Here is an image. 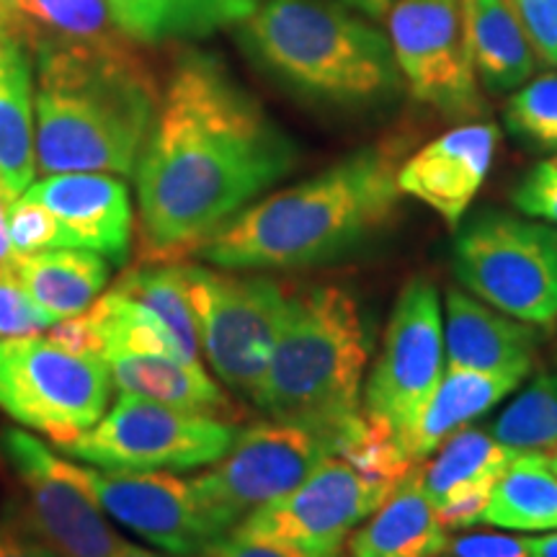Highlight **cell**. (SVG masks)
<instances>
[{"label": "cell", "instance_id": "obj_11", "mask_svg": "<svg viewBox=\"0 0 557 557\" xmlns=\"http://www.w3.org/2000/svg\"><path fill=\"white\" fill-rule=\"evenodd\" d=\"M336 455V436L305 423L271 418L238 431L227 455L191 480L212 517L225 532H233L250 511L287 496Z\"/></svg>", "mask_w": 557, "mask_h": 557}, {"label": "cell", "instance_id": "obj_9", "mask_svg": "<svg viewBox=\"0 0 557 557\" xmlns=\"http://www.w3.org/2000/svg\"><path fill=\"white\" fill-rule=\"evenodd\" d=\"M235 438L238 429L222 418L186 413L122 393L96 426L60 449L101 470L184 472L214 465Z\"/></svg>", "mask_w": 557, "mask_h": 557}, {"label": "cell", "instance_id": "obj_6", "mask_svg": "<svg viewBox=\"0 0 557 557\" xmlns=\"http://www.w3.org/2000/svg\"><path fill=\"white\" fill-rule=\"evenodd\" d=\"M455 276L470 295L529 325L557 320V227L485 209L457 233Z\"/></svg>", "mask_w": 557, "mask_h": 557}, {"label": "cell", "instance_id": "obj_4", "mask_svg": "<svg viewBox=\"0 0 557 557\" xmlns=\"http://www.w3.org/2000/svg\"><path fill=\"white\" fill-rule=\"evenodd\" d=\"M238 41L263 73L310 101L369 107L403 86L393 45L336 0H261Z\"/></svg>", "mask_w": 557, "mask_h": 557}, {"label": "cell", "instance_id": "obj_27", "mask_svg": "<svg viewBox=\"0 0 557 557\" xmlns=\"http://www.w3.org/2000/svg\"><path fill=\"white\" fill-rule=\"evenodd\" d=\"M480 524L506 532L557 529V475L547 468L545 449H527L496 480Z\"/></svg>", "mask_w": 557, "mask_h": 557}, {"label": "cell", "instance_id": "obj_46", "mask_svg": "<svg viewBox=\"0 0 557 557\" xmlns=\"http://www.w3.org/2000/svg\"><path fill=\"white\" fill-rule=\"evenodd\" d=\"M545 459H547V468L557 475V444H549V447H545Z\"/></svg>", "mask_w": 557, "mask_h": 557}, {"label": "cell", "instance_id": "obj_5", "mask_svg": "<svg viewBox=\"0 0 557 557\" xmlns=\"http://www.w3.org/2000/svg\"><path fill=\"white\" fill-rule=\"evenodd\" d=\"M372 354L364 315L351 289L315 284L289 295L276 348L253 403L278 421L341 438L361 413Z\"/></svg>", "mask_w": 557, "mask_h": 557}, {"label": "cell", "instance_id": "obj_40", "mask_svg": "<svg viewBox=\"0 0 557 557\" xmlns=\"http://www.w3.org/2000/svg\"><path fill=\"white\" fill-rule=\"evenodd\" d=\"M199 557H318L310 553H302V549L278 545V542L271 540H259V537H243V534L230 532L225 537L214 542L212 547H207Z\"/></svg>", "mask_w": 557, "mask_h": 557}, {"label": "cell", "instance_id": "obj_17", "mask_svg": "<svg viewBox=\"0 0 557 557\" xmlns=\"http://www.w3.org/2000/svg\"><path fill=\"white\" fill-rule=\"evenodd\" d=\"M498 129L493 124H462L431 139L398 169L400 194L426 205L459 227L491 171Z\"/></svg>", "mask_w": 557, "mask_h": 557}, {"label": "cell", "instance_id": "obj_41", "mask_svg": "<svg viewBox=\"0 0 557 557\" xmlns=\"http://www.w3.org/2000/svg\"><path fill=\"white\" fill-rule=\"evenodd\" d=\"M0 557H60L32 532L29 524L13 513L0 521Z\"/></svg>", "mask_w": 557, "mask_h": 557}, {"label": "cell", "instance_id": "obj_20", "mask_svg": "<svg viewBox=\"0 0 557 557\" xmlns=\"http://www.w3.org/2000/svg\"><path fill=\"white\" fill-rule=\"evenodd\" d=\"M449 534L436 517L418 462L377 511L354 529L346 557H442Z\"/></svg>", "mask_w": 557, "mask_h": 557}, {"label": "cell", "instance_id": "obj_18", "mask_svg": "<svg viewBox=\"0 0 557 557\" xmlns=\"http://www.w3.org/2000/svg\"><path fill=\"white\" fill-rule=\"evenodd\" d=\"M537 341V325L506 315L470 292L451 287L444 297V354L449 367L529 372Z\"/></svg>", "mask_w": 557, "mask_h": 557}, {"label": "cell", "instance_id": "obj_15", "mask_svg": "<svg viewBox=\"0 0 557 557\" xmlns=\"http://www.w3.org/2000/svg\"><path fill=\"white\" fill-rule=\"evenodd\" d=\"M3 451L24 487L18 517L60 557H111L127 545L107 511L37 436L21 429L3 434Z\"/></svg>", "mask_w": 557, "mask_h": 557}, {"label": "cell", "instance_id": "obj_14", "mask_svg": "<svg viewBox=\"0 0 557 557\" xmlns=\"http://www.w3.org/2000/svg\"><path fill=\"white\" fill-rule=\"evenodd\" d=\"M67 470L109 519L169 555L199 557L230 534L201 500L194 480L178 478L176 472L94 470L73 462H67Z\"/></svg>", "mask_w": 557, "mask_h": 557}, {"label": "cell", "instance_id": "obj_25", "mask_svg": "<svg viewBox=\"0 0 557 557\" xmlns=\"http://www.w3.org/2000/svg\"><path fill=\"white\" fill-rule=\"evenodd\" d=\"M16 271L34 305L58 320L81 315L107 287L111 267L103 256L83 248H52L16 256Z\"/></svg>", "mask_w": 557, "mask_h": 557}, {"label": "cell", "instance_id": "obj_33", "mask_svg": "<svg viewBox=\"0 0 557 557\" xmlns=\"http://www.w3.org/2000/svg\"><path fill=\"white\" fill-rule=\"evenodd\" d=\"M54 320L34 305L24 284H21L13 256L0 267V341L39 336L50 331Z\"/></svg>", "mask_w": 557, "mask_h": 557}, {"label": "cell", "instance_id": "obj_21", "mask_svg": "<svg viewBox=\"0 0 557 557\" xmlns=\"http://www.w3.org/2000/svg\"><path fill=\"white\" fill-rule=\"evenodd\" d=\"M111 382L124 395H137L186 413L212 416L227 421L233 403L218 382L207 374L201 361H189L169 354L114 351L103 357Z\"/></svg>", "mask_w": 557, "mask_h": 557}, {"label": "cell", "instance_id": "obj_19", "mask_svg": "<svg viewBox=\"0 0 557 557\" xmlns=\"http://www.w3.org/2000/svg\"><path fill=\"white\" fill-rule=\"evenodd\" d=\"M32 50L11 24H0V186L16 201L37 173Z\"/></svg>", "mask_w": 557, "mask_h": 557}, {"label": "cell", "instance_id": "obj_34", "mask_svg": "<svg viewBox=\"0 0 557 557\" xmlns=\"http://www.w3.org/2000/svg\"><path fill=\"white\" fill-rule=\"evenodd\" d=\"M9 235L16 256L62 248V233L54 214L39 201L18 197L9 207Z\"/></svg>", "mask_w": 557, "mask_h": 557}, {"label": "cell", "instance_id": "obj_10", "mask_svg": "<svg viewBox=\"0 0 557 557\" xmlns=\"http://www.w3.org/2000/svg\"><path fill=\"white\" fill-rule=\"evenodd\" d=\"M447 367L444 310L429 278L416 276L400 289L380 357L364 380L361 410L387 423L410 455V438ZM413 459V457H410Z\"/></svg>", "mask_w": 557, "mask_h": 557}, {"label": "cell", "instance_id": "obj_3", "mask_svg": "<svg viewBox=\"0 0 557 557\" xmlns=\"http://www.w3.org/2000/svg\"><path fill=\"white\" fill-rule=\"evenodd\" d=\"M37 169L122 173L137 169L160 101L158 83L132 39L34 54Z\"/></svg>", "mask_w": 557, "mask_h": 557}, {"label": "cell", "instance_id": "obj_30", "mask_svg": "<svg viewBox=\"0 0 557 557\" xmlns=\"http://www.w3.org/2000/svg\"><path fill=\"white\" fill-rule=\"evenodd\" d=\"M336 457L346 459L361 475L393 487L418 465L403 447L400 436L387 423L367 416L364 410L344 429Z\"/></svg>", "mask_w": 557, "mask_h": 557}, {"label": "cell", "instance_id": "obj_22", "mask_svg": "<svg viewBox=\"0 0 557 557\" xmlns=\"http://www.w3.org/2000/svg\"><path fill=\"white\" fill-rule=\"evenodd\" d=\"M527 374L529 372H521V369L478 372V369L444 367L442 380L410 438V457L416 462L426 459L455 431L470 426L475 418H483L487 410L496 408L511 389L524 382Z\"/></svg>", "mask_w": 557, "mask_h": 557}, {"label": "cell", "instance_id": "obj_29", "mask_svg": "<svg viewBox=\"0 0 557 557\" xmlns=\"http://www.w3.org/2000/svg\"><path fill=\"white\" fill-rule=\"evenodd\" d=\"M111 289L122 292L145 308H150L156 315L163 318L169 325L173 338L186 359L201 361L199 348V331L194 310L189 302V292H186L184 267L181 263H158V267H137L124 271L120 282Z\"/></svg>", "mask_w": 557, "mask_h": 557}, {"label": "cell", "instance_id": "obj_45", "mask_svg": "<svg viewBox=\"0 0 557 557\" xmlns=\"http://www.w3.org/2000/svg\"><path fill=\"white\" fill-rule=\"evenodd\" d=\"M111 557H178V555H160V553H152V549H145V547H137V545H124L122 549H116Z\"/></svg>", "mask_w": 557, "mask_h": 557}, {"label": "cell", "instance_id": "obj_48", "mask_svg": "<svg viewBox=\"0 0 557 557\" xmlns=\"http://www.w3.org/2000/svg\"><path fill=\"white\" fill-rule=\"evenodd\" d=\"M555 163H557V158H555Z\"/></svg>", "mask_w": 557, "mask_h": 557}, {"label": "cell", "instance_id": "obj_7", "mask_svg": "<svg viewBox=\"0 0 557 557\" xmlns=\"http://www.w3.org/2000/svg\"><path fill=\"white\" fill-rule=\"evenodd\" d=\"M181 267L201 354L227 387L253 400L276 348L289 295L271 276L201 263Z\"/></svg>", "mask_w": 557, "mask_h": 557}, {"label": "cell", "instance_id": "obj_38", "mask_svg": "<svg viewBox=\"0 0 557 557\" xmlns=\"http://www.w3.org/2000/svg\"><path fill=\"white\" fill-rule=\"evenodd\" d=\"M493 485L496 480H483V483H468L459 485L455 491H449L436 508V517L442 521L444 529L451 532V529H468L480 524L483 519V511L487 508V500H491Z\"/></svg>", "mask_w": 557, "mask_h": 557}, {"label": "cell", "instance_id": "obj_12", "mask_svg": "<svg viewBox=\"0 0 557 557\" xmlns=\"http://www.w3.org/2000/svg\"><path fill=\"white\" fill-rule=\"evenodd\" d=\"M385 24L410 94L447 120H475L483 99L465 34L462 0H398Z\"/></svg>", "mask_w": 557, "mask_h": 557}, {"label": "cell", "instance_id": "obj_2", "mask_svg": "<svg viewBox=\"0 0 557 557\" xmlns=\"http://www.w3.org/2000/svg\"><path fill=\"white\" fill-rule=\"evenodd\" d=\"M398 169L393 148L369 145L302 184L253 201L194 256L235 271L299 269L338 259L393 220L400 205Z\"/></svg>", "mask_w": 557, "mask_h": 557}, {"label": "cell", "instance_id": "obj_35", "mask_svg": "<svg viewBox=\"0 0 557 557\" xmlns=\"http://www.w3.org/2000/svg\"><path fill=\"white\" fill-rule=\"evenodd\" d=\"M513 207L532 220L557 227V163L542 160L519 181L511 194Z\"/></svg>", "mask_w": 557, "mask_h": 557}, {"label": "cell", "instance_id": "obj_44", "mask_svg": "<svg viewBox=\"0 0 557 557\" xmlns=\"http://www.w3.org/2000/svg\"><path fill=\"white\" fill-rule=\"evenodd\" d=\"M534 557H557V529L534 537Z\"/></svg>", "mask_w": 557, "mask_h": 557}, {"label": "cell", "instance_id": "obj_37", "mask_svg": "<svg viewBox=\"0 0 557 557\" xmlns=\"http://www.w3.org/2000/svg\"><path fill=\"white\" fill-rule=\"evenodd\" d=\"M442 557H534V537L517 532H468L449 537Z\"/></svg>", "mask_w": 557, "mask_h": 557}, {"label": "cell", "instance_id": "obj_1", "mask_svg": "<svg viewBox=\"0 0 557 557\" xmlns=\"http://www.w3.org/2000/svg\"><path fill=\"white\" fill-rule=\"evenodd\" d=\"M297 158L295 139L218 54H178L135 169L145 259L194 253Z\"/></svg>", "mask_w": 557, "mask_h": 557}, {"label": "cell", "instance_id": "obj_32", "mask_svg": "<svg viewBox=\"0 0 557 557\" xmlns=\"http://www.w3.org/2000/svg\"><path fill=\"white\" fill-rule=\"evenodd\" d=\"M504 120L521 143L537 150H557V75H540L513 90Z\"/></svg>", "mask_w": 557, "mask_h": 557}, {"label": "cell", "instance_id": "obj_47", "mask_svg": "<svg viewBox=\"0 0 557 557\" xmlns=\"http://www.w3.org/2000/svg\"><path fill=\"white\" fill-rule=\"evenodd\" d=\"M0 24H11V18H9V0H0Z\"/></svg>", "mask_w": 557, "mask_h": 557}, {"label": "cell", "instance_id": "obj_42", "mask_svg": "<svg viewBox=\"0 0 557 557\" xmlns=\"http://www.w3.org/2000/svg\"><path fill=\"white\" fill-rule=\"evenodd\" d=\"M336 3L346 5V9L361 13V16L374 18V21H385L389 9H393L398 0H336Z\"/></svg>", "mask_w": 557, "mask_h": 557}, {"label": "cell", "instance_id": "obj_39", "mask_svg": "<svg viewBox=\"0 0 557 557\" xmlns=\"http://www.w3.org/2000/svg\"><path fill=\"white\" fill-rule=\"evenodd\" d=\"M508 3L534 50L557 65V0H508Z\"/></svg>", "mask_w": 557, "mask_h": 557}, {"label": "cell", "instance_id": "obj_13", "mask_svg": "<svg viewBox=\"0 0 557 557\" xmlns=\"http://www.w3.org/2000/svg\"><path fill=\"white\" fill-rule=\"evenodd\" d=\"M389 493L393 485L377 483L346 459L331 457L287 496L250 511L233 532L318 557H341L354 529L364 524Z\"/></svg>", "mask_w": 557, "mask_h": 557}, {"label": "cell", "instance_id": "obj_28", "mask_svg": "<svg viewBox=\"0 0 557 557\" xmlns=\"http://www.w3.org/2000/svg\"><path fill=\"white\" fill-rule=\"evenodd\" d=\"M436 451L438 455L423 465V487L434 506L459 485L498 480L527 449L508 447L485 429L465 426Z\"/></svg>", "mask_w": 557, "mask_h": 557}, {"label": "cell", "instance_id": "obj_24", "mask_svg": "<svg viewBox=\"0 0 557 557\" xmlns=\"http://www.w3.org/2000/svg\"><path fill=\"white\" fill-rule=\"evenodd\" d=\"M465 34L480 83L511 94L534 73V47L508 0H462Z\"/></svg>", "mask_w": 557, "mask_h": 557}, {"label": "cell", "instance_id": "obj_8", "mask_svg": "<svg viewBox=\"0 0 557 557\" xmlns=\"http://www.w3.org/2000/svg\"><path fill=\"white\" fill-rule=\"evenodd\" d=\"M111 389L103 359L81 357L47 336L0 341V410L58 447L101 421Z\"/></svg>", "mask_w": 557, "mask_h": 557}, {"label": "cell", "instance_id": "obj_36", "mask_svg": "<svg viewBox=\"0 0 557 557\" xmlns=\"http://www.w3.org/2000/svg\"><path fill=\"white\" fill-rule=\"evenodd\" d=\"M47 338L62 348H67V351L81 354V357L103 359V354H107V331H103L101 308L94 302L81 315L58 320L47 331Z\"/></svg>", "mask_w": 557, "mask_h": 557}, {"label": "cell", "instance_id": "obj_23", "mask_svg": "<svg viewBox=\"0 0 557 557\" xmlns=\"http://www.w3.org/2000/svg\"><path fill=\"white\" fill-rule=\"evenodd\" d=\"M261 0H107L116 29L135 45L212 37L238 26Z\"/></svg>", "mask_w": 557, "mask_h": 557}, {"label": "cell", "instance_id": "obj_43", "mask_svg": "<svg viewBox=\"0 0 557 557\" xmlns=\"http://www.w3.org/2000/svg\"><path fill=\"white\" fill-rule=\"evenodd\" d=\"M9 207L11 201L5 199L3 186H0V267L13 256L11 235H9Z\"/></svg>", "mask_w": 557, "mask_h": 557}, {"label": "cell", "instance_id": "obj_16", "mask_svg": "<svg viewBox=\"0 0 557 557\" xmlns=\"http://www.w3.org/2000/svg\"><path fill=\"white\" fill-rule=\"evenodd\" d=\"M21 197L50 209L60 225L62 248L94 250L116 267L127 261L135 212L122 178L99 171L52 173Z\"/></svg>", "mask_w": 557, "mask_h": 557}, {"label": "cell", "instance_id": "obj_31", "mask_svg": "<svg viewBox=\"0 0 557 557\" xmlns=\"http://www.w3.org/2000/svg\"><path fill=\"white\" fill-rule=\"evenodd\" d=\"M487 431L517 449L557 444V374H540L529 382Z\"/></svg>", "mask_w": 557, "mask_h": 557}, {"label": "cell", "instance_id": "obj_26", "mask_svg": "<svg viewBox=\"0 0 557 557\" xmlns=\"http://www.w3.org/2000/svg\"><path fill=\"white\" fill-rule=\"evenodd\" d=\"M9 18L32 54L124 39L107 0H9Z\"/></svg>", "mask_w": 557, "mask_h": 557}]
</instances>
